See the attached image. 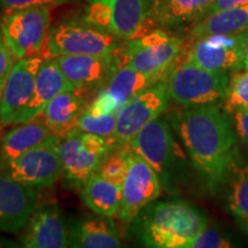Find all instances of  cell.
<instances>
[{
    "label": "cell",
    "instance_id": "1",
    "mask_svg": "<svg viewBox=\"0 0 248 248\" xmlns=\"http://www.w3.org/2000/svg\"><path fill=\"white\" fill-rule=\"evenodd\" d=\"M170 122L202 187L210 194L224 190L237 164V138L224 108L219 105L183 108Z\"/></svg>",
    "mask_w": 248,
    "mask_h": 248
},
{
    "label": "cell",
    "instance_id": "2",
    "mask_svg": "<svg viewBox=\"0 0 248 248\" xmlns=\"http://www.w3.org/2000/svg\"><path fill=\"white\" fill-rule=\"evenodd\" d=\"M208 226L207 216L184 200H154L126 226L132 243L150 248H186Z\"/></svg>",
    "mask_w": 248,
    "mask_h": 248
},
{
    "label": "cell",
    "instance_id": "3",
    "mask_svg": "<svg viewBox=\"0 0 248 248\" xmlns=\"http://www.w3.org/2000/svg\"><path fill=\"white\" fill-rule=\"evenodd\" d=\"M129 146L150 163L167 193L178 194L187 186L193 167L166 119L159 116L148 123Z\"/></svg>",
    "mask_w": 248,
    "mask_h": 248
},
{
    "label": "cell",
    "instance_id": "4",
    "mask_svg": "<svg viewBox=\"0 0 248 248\" xmlns=\"http://www.w3.org/2000/svg\"><path fill=\"white\" fill-rule=\"evenodd\" d=\"M164 79L169 98L183 108L223 104L230 83L228 73L209 71L178 60Z\"/></svg>",
    "mask_w": 248,
    "mask_h": 248
},
{
    "label": "cell",
    "instance_id": "5",
    "mask_svg": "<svg viewBox=\"0 0 248 248\" xmlns=\"http://www.w3.org/2000/svg\"><path fill=\"white\" fill-rule=\"evenodd\" d=\"M120 38L85 21H63L48 29L39 57L44 59L73 54H111L121 48Z\"/></svg>",
    "mask_w": 248,
    "mask_h": 248
},
{
    "label": "cell",
    "instance_id": "6",
    "mask_svg": "<svg viewBox=\"0 0 248 248\" xmlns=\"http://www.w3.org/2000/svg\"><path fill=\"white\" fill-rule=\"evenodd\" d=\"M152 7L153 0H86L84 21L129 40L140 36Z\"/></svg>",
    "mask_w": 248,
    "mask_h": 248
},
{
    "label": "cell",
    "instance_id": "7",
    "mask_svg": "<svg viewBox=\"0 0 248 248\" xmlns=\"http://www.w3.org/2000/svg\"><path fill=\"white\" fill-rule=\"evenodd\" d=\"M49 8L31 6L5 12L0 30L17 61L40 54L48 33Z\"/></svg>",
    "mask_w": 248,
    "mask_h": 248
},
{
    "label": "cell",
    "instance_id": "8",
    "mask_svg": "<svg viewBox=\"0 0 248 248\" xmlns=\"http://www.w3.org/2000/svg\"><path fill=\"white\" fill-rule=\"evenodd\" d=\"M125 61L155 82L166 78L183 52V42L163 30H154L129 39L124 46Z\"/></svg>",
    "mask_w": 248,
    "mask_h": 248
},
{
    "label": "cell",
    "instance_id": "9",
    "mask_svg": "<svg viewBox=\"0 0 248 248\" xmlns=\"http://www.w3.org/2000/svg\"><path fill=\"white\" fill-rule=\"evenodd\" d=\"M169 99L166 79H161L126 102L117 113L111 151L129 145L142 128L167 109Z\"/></svg>",
    "mask_w": 248,
    "mask_h": 248
},
{
    "label": "cell",
    "instance_id": "10",
    "mask_svg": "<svg viewBox=\"0 0 248 248\" xmlns=\"http://www.w3.org/2000/svg\"><path fill=\"white\" fill-rule=\"evenodd\" d=\"M61 137L52 135L44 144L21 154L0 167V173L31 187H48L62 175V164L58 152Z\"/></svg>",
    "mask_w": 248,
    "mask_h": 248
},
{
    "label": "cell",
    "instance_id": "11",
    "mask_svg": "<svg viewBox=\"0 0 248 248\" xmlns=\"http://www.w3.org/2000/svg\"><path fill=\"white\" fill-rule=\"evenodd\" d=\"M121 48L111 54H73L54 58L62 73L76 91L88 98L107 85L123 61L124 52L120 55Z\"/></svg>",
    "mask_w": 248,
    "mask_h": 248
},
{
    "label": "cell",
    "instance_id": "12",
    "mask_svg": "<svg viewBox=\"0 0 248 248\" xmlns=\"http://www.w3.org/2000/svg\"><path fill=\"white\" fill-rule=\"evenodd\" d=\"M162 185L156 172L140 154L129 150V168L122 184V195L117 217L128 226L137 214L162 194Z\"/></svg>",
    "mask_w": 248,
    "mask_h": 248
},
{
    "label": "cell",
    "instance_id": "13",
    "mask_svg": "<svg viewBox=\"0 0 248 248\" xmlns=\"http://www.w3.org/2000/svg\"><path fill=\"white\" fill-rule=\"evenodd\" d=\"M245 32L238 35H210L197 38L187 49L183 61L215 73H228L243 68Z\"/></svg>",
    "mask_w": 248,
    "mask_h": 248
},
{
    "label": "cell",
    "instance_id": "14",
    "mask_svg": "<svg viewBox=\"0 0 248 248\" xmlns=\"http://www.w3.org/2000/svg\"><path fill=\"white\" fill-rule=\"evenodd\" d=\"M44 58L36 55L18 60L11 73L0 100V119L4 126L16 124L35 90L37 74Z\"/></svg>",
    "mask_w": 248,
    "mask_h": 248
},
{
    "label": "cell",
    "instance_id": "15",
    "mask_svg": "<svg viewBox=\"0 0 248 248\" xmlns=\"http://www.w3.org/2000/svg\"><path fill=\"white\" fill-rule=\"evenodd\" d=\"M21 246L26 248L70 247L69 223H67L58 203H38L24 226Z\"/></svg>",
    "mask_w": 248,
    "mask_h": 248
},
{
    "label": "cell",
    "instance_id": "16",
    "mask_svg": "<svg viewBox=\"0 0 248 248\" xmlns=\"http://www.w3.org/2000/svg\"><path fill=\"white\" fill-rule=\"evenodd\" d=\"M62 164V176L69 187L82 188L91 176L99 171L108 155L86 148L80 139V130L73 129L58 144Z\"/></svg>",
    "mask_w": 248,
    "mask_h": 248
},
{
    "label": "cell",
    "instance_id": "17",
    "mask_svg": "<svg viewBox=\"0 0 248 248\" xmlns=\"http://www.w3.org/2000/svg\"><path fill=\"white\" fill-rule=\"evenodd\" d=\"M38 203V188L0 173V232L22 230Z\"/></svg>",
    "mask_w": 248,
    "mask_h": 248
},
{
    "label": "cell",
    "instance_id": "18",
    "mask_svg": "<svg viewBox=\"0 0 248 248\" xmlns=\"http://www.w3.org/2000/svg\"><path fill=\"white\" fill-rule=\"evenodd\" d=\"M64 91H76V89L63 75L54 58L44 59L37 74L32 97L18 116L16 124L29 122L40 115L48 102Z\"/></svg>",
    "mask_w": 248,
    "mask_h": 248
},
{
    "label": "cell",
    "instance_id": "19",
    "mask_svg": "<svg viewBox=\"0 0 248 248\" xmlns=\"http://www.w3.org/2000/svg\"><path fill=\"white\" fill-rule=\"evenodd\" d=\"M70 247L75 248H119L121 245L113 217L89 215L69 223Z\"/></svg>",
    "mask_w": 248,
    "mask_h": 248
},
{
    "label": "cell",
    "instance_id": "20",
    "mask_svg": "<svg viewBox=\"0 0 248 248\" xmlns=\"http://www.w3.org/2000/svg\"><path fill=\"white\" fill-rule=\"evenodd\" d=\"M53 135L38 115L29 122L21 123L4 133L0 147V167L16 159L21 154L38 147Z\"/></svg>",
    "mask_w": 248,
    "mask_h": 248
},
{
    "label": "cell",
    "instance_id": "21",
    "mask_svg": "<svg viewBox=\"0 0 248 248\" xmlns=\"http://www.w3.org/2000/svg\"><path fill=\"white\" fill-rule=\"evenodd\" d=\"M86 98L77 91L59 93L48 102L40 116L53 135L63 137L76 128L77 120L85 109Z\"/></svg>",
    "mask_w": 248,
    "mask_h": 248
},
{
    "label": "cell",
    "instance_id": "22",
    "mask_svg": "<svg viewBox=\"0 0 248 248\" xmlns=\"http://www.w3.org/2000/svg\"><path fill=\"white\" fill-rule=\"evenodd\" d=\"M83 202L93 213L115 217L119 213L122 186L114 184L97 172L88 179L80 188Z\"/></svg>",
    "mask_w": 248,
    "mask_h": 248
},
{
    "label": "cell",
    "instance_id": "23",
    "mask_svg": "<svg viewBox=\"0 0 248 248\" xmlns=\"http://www.w3.org/2000/svg\"><path fill=\"white\" fill-rule=\"evenodd\" d=\"M248 31V4L216 12L195 22L192 36L197 38L210 35H238Z\"/></svg>",
    "mask_w": 248,
    "mask_h": 248
},
{
    "label": "cell",
    "instance_id": "24",
    "mask_svg": "<svg viewBox=\"0 0 248 248\" xmlns=\"http://www.w3.org/2000/svg\"><path fill=\"white\" fill-rule=\"evenodd\" d=\"M154 83L156 82L150 76L140 73L128 62H124L117 68L104 89L121 109L126 102Z\"/></svg>",
    "mask_w": 248,
    "mask_h": 248
},
{
    "label": "cell",
    "instance_id": "25",
    "mask_svg": "<svg viewBox=\"0 0 248 248\" xmlns=\"http://www.w3.org/2000/svg\"><path fill=\"white\" fill-rule=\"evenodd\" d=\"M152 16L167 28L197 22L198 0H153Z\"/></svg>",
    "mask_w": 248,
    "mask_h": 248
},
{
    "label": "cell",
    "instance_id": "26",
    "mask_svg": "<svg viewBox=\"0 0 248 248\" xmlns=\"http://www.w3.org/2000/svg\"><path fill=\"white\" fill-rule=\"evenodd\" d=\"M225 187H228L226 208L238 224H240L248 218V166L238 167L235 164Z\"/></svg>",
    "mask_w": 248,
    "mask_h": 248
},
{
    "label": "cell",
    "instance_id": "27",
    "mask_svg": "<svg viewBox=\"0 0 248 248\" xmlns=\"http://www.w3.org/2000/svg\"><path fill=\"white\" fill-rule=\"evenodd\" d=\"M223 108L228 114L248 108V69L241 68L232 75Z\"/></svg>",
    "mask_w": 248,
    "mask_h": 248
},
{
    "label": "cell",
    "instance_id": "28",
    "mask_svg": "<svg viewBox=\"0 0 248 248\" xmlns=\"http://www.w3.org/2000/svg\"><path fill=\"white\" fill-rule=\"evenodd\" d=\"M117 114H107L101 116H92L88 110L84 109L77 120L76 128L83 132L93 133L106 138L111 148V138L116 129Z\"/></svg>",
    "mask_w": 248,
    "mask_h": 248
},
{
    "label": "cell",
    "instance_id": "29",
    "mask_svg": "<svg viewBox=\"0 0 248 248\" xmlns=\"http://www.w3.org/2000/svg\"><path fill=\"white\" fill-rule=\"evenodd\" d=\"M129 150L130 146L126 145L119 150L111 151L104 163L101 164L98 172L107 181L122 186L126 173H128Z\"/></svg>",
    "mask_w": 248,
    "mask_h": 248
},
{
    "label": "cell",
    "instance_id": "30",
    "mask_svg": "<svg viewBox=\"0 0 248 248\" xmlns=\"http://www.w3.org/2000/svg\"><path fill=\"white\" fill-rule=\"evenodd\" d=\"M234 247L232 241L219 231L208 229L200 232L194 239L187 244L186 248H230Z\"/></svg>",
    "mask_w": 248,
    "mask_h": 248
},
{
    "label": "cell",
    "instance_id": "31",
    "mask_svg": "<svg viewBox=\"0 0 248 248\" xmlns=\"http://www.w3.org/2000/svg\"><path fill=\"white\" fill-rule=\"evenodd\" d=\"M92 116H101L107 114L119 113L120 107L113 98L106 92V90L101 89L98 91L97 97L93 99L90 106L85 108Z\"/></svg>",
    "mask_w": 248,
    "mask_h": 248
},
{
    "label": "cell",
    "instance_id": "32",
    "mask_svg": "<svg viewBox=\"0 0 248 248\" xmlns=\"http://www.w3.org/2000/svg\"><path fill=\"white\" fill-rule=\"evenodd\" d=\"M14 54L6 44L4 36H2L1 30H0V88H4L7 80L9 73H11L12 68L14 67L15 62Z\"/></svg>",
    "mask_w": 248,
    "mask_h": 248
},
{
    "label": "cell",
    "instance_id": "33",
    "mask_svg": "<svg viewBox=\"0 0 248 248\" xmlns=\"http://www.w3.org/2000/svg\"><path fill=\"white\" fill-rule=\"evenodd\" d=\"M74 0H0V9L11 11V9H18L31 7V6H59L67 4Z\"/></svg>",
    "mask_w": 248,
    "mask_h": 248
},
{
    "label": "cell",
    "instance_id": "34",
    "mask_svg": "<svg viewBox=\"0 0 248 248\" xmlns=\"http://www.w3.org/2000/svg\"><path fill=\"white\" fill-rule=\"evenodd\" d=\"M232 116L235 133L240 140L248 146V108L234 111Z\"/></svg>",
    "mask_w": 248,
    "mask_h": 248
},
{
    "label": "cell",
    "instance_id": "35",
    "mask_svg": "<svg viewBox=\"0 0 248 248\" xmlns=\"http://www.w3.org/2000/svg\"><path fill=\"white\" fill-rule=\"evenodd\" d=\"M248 4V0H214L213 4L207 11V15L216 13V12L225 11V9H230L233 7H238V6Z\"/></svg>",
    "mask_w": 248,
    "mask_h": 248
},
{
    "label": "cell",
    "instance_id": "36",
    "mask_svg": "<svg viewBox=\"0 0 248 248\" xmlns=\"http://www.w3.org/2000/svg\"><path fill=\"white\" fill-rule=\"evenodd\" d=\"M213 1L214 0H198V21L206 16L207 11L213 4Z\"/></svg>",
    "mask_w": 248,
    "mask_h": 248
},
{
    "label": "cell",
    "instance_id": "37",
    "mask_svg": "<svg viewBox=\"0 0 248 248\" xmlns=\"http://www.w3.org/2000/svg\"><path fill=\"white\" fill-rule=\"evenodd\" d=\"M241 57H243V68L248 69V31L245 32L243 46H241Z\"/></svg>",
    "mask_w": 248,
    "mask_h": 248
},
{
    "label": "cell",
    "instance_id": "38",
    "mask_svg": "<svg viewBox=\"0 0 248 248\" xmlns=\"http://www.w3.org/2000/svg\"><path fill=\"white\" fill-rule=\"evenodd\" d=\"M2 247H18V245L16 243H14L13 240L6 239L4 237H0V248Z\"/></svg>",
    "mask_w": 248,
    "mask_h": 248
},
{
    "label": "cell",
    "instance_id": "39",
    "mask_svg": "<svg viewBox=\"0 0 248 248\" xmlns=\"http://www.w3.org/2000/svg\"><path fill=\"white\" fill-rule=\"evenodd\" d=\"M4 88H5V86H4ZM4 88H0V100H1V95H2V91H4ZM2 128H4V124H2L1 119H0V147H1L2 136H4V133H2Z\"/></svg>",
    "mask_w": 248,
    "mask_h": 248
},
{
    "label": "cell",
    "instance_id": "40",
    "mask_svg": "<svg viewBox=\"0 0 248 248\" xmlns=\"http://www.w3.org/2000/svg\"><path fill=\"white\" fill-rule=\"evenodd\" d=\"M239 226H240L241 230H243L244 233L246 234V237L248 238V218L245 219L244 222H241L240 224H239Z\"/></svg>",
    "mask_w": 248,
    "mask_h": 248
}]
</instances>
